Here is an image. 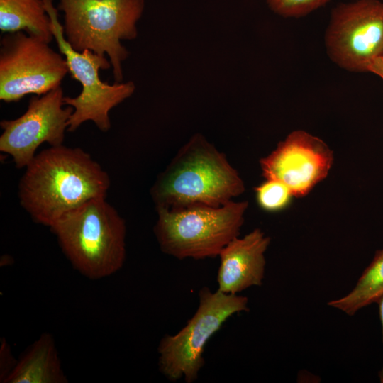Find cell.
Returning a JSON list of instances; mask_svg holds the SVG:
<instances>
[{
    "instance_id": "8fae6325",
    "label": "cell",
    "mask_w": 383,
    "mask_h": 383,
    "mask_svg": "<svg viewBox=\"0 0 383 383\" xmlns=\"http://www.w3.org/2000/svg\"><path fill=\"white\" fill-rule=\"evenodd\" d=\"M333 152L321 138L303 130L291 132L260 160L265 179L284 184L295 197L307 195L328 174Z\"/></svg>"
},
{
    "instance_id": "30bf717a",
    "label": "cell",
    "mask_w": 383,
    "mask_h": 383,
    "mask_svg": "<svg viewBox=\"0 0 383 383\" xmlns=\"http://www.w3.org/2000/svg\"><path fill=\"white\" fill-rule=\"evenodd\" d=\"M64 97L61 86L33 96L23 115L1 121L0 151L9 155L17 168H26L42 143L62 145L74 111L70 106L63 107Z\"/></svg>"
},
{
    "instance_id": "4fadbf2b",
    "label": "cell",
    "mask_w": 383,
    "mask_h": 383,
    "mask_svg": "<svg viewBox=\"0 0 383 383\" xmlns=\"http://www.w3.org/2000/svg\"><path fill=\"white\" fill-rule=\"evenodd\" d=\"M53 336L44 333L17 360L3 383H65Z\"/></svg>"
},
{
    "instance_id": "277c9868",
    "label": "cell",
    "mask_w": 383,
    "mask_h": 383,
    "mask_svg": "<svg viewBox=\"0 0 383 383\" xmlns=\"http://www.w3.org/2000/svg\"><path fill=\"white\" fill-rule=\"evenodd\" d=\"M144 7L145 0H59L58 4L70 45L79 52L107 55L115 82H123L122 65L129 56L121 40L136 38Z\"/></svg>"
},
{
    "instance_id": "7a4b0ae2",
    "label": "cell",
    "mask_w": 383,
    "mask_h": 383,
    "mask_svg": "<svg viewBox=\"0 0 383 383\" xmlns=\"http://www.w3.org/2000/svg\"><path fill=\"white\" fill-rule=\"evenodd\" d=\"M245 192V184L224 153L201 133L183 145L150 189L156 209L218 207Z\"/></svg>"
},
{
    "instance_id": "5bb4252c",
    "label": "cell",
    "mask_w": 383,
    "mask_h": 383,
    "mask_svg": "<svg viewBox=\"0 0 383 383\" xmlns=\"http://www.w3.org/2000/svg\"><path fill=\"white\" fill-rule=\"evenodd\" d=\"M0 30L24 31L50 43L53 35L43 0H0Z\"/></svg>"
},
{
    "instance_id": "ffe728a7",
    "label": "cell",
    "mask_w": 383,
    "mask_h": 383,
    "mask_svg": "<svg viewBox=\"0 0 383 383\" xmlns=\"http://www.w3.org/2000/svg\"><path fill=\"white\" fill-rule=\"evenodd\" d=\"M376 303L379 308V319L382 325V339H383V294L377 299ZM379 379L381 383H383V366L379 372Z\"/></svg>"
},
{
    "instance_id": "d6986e66",
    "label": "cell",
    "mask_w": 383,
    "mask_h": 383,
    "mask_svg": "<svg viewBox=\"0 0 383 383\" xmlns=\"http://www.w3.org/2000/svg\"><path fill=\"white\" fill-rule=\"evenodd\" d=\"M372 72L383 79V52L374 60L368 69Z\"/></svg>"
},
{
    "instance_id": "ac0fdd59",
    "label": "cell",
    "mask_w": 383,
    "mask_h": 383,
    "mask_svg": "<svg viewBox=\"0 0 383 383\" xmlns=\"http://www.w3.org/2000/svg\"><path fill=\"white\" fill-rule=\"evenodd\" d=\"M0 380L1 382L11 373L14 368L17 360H15L11 355L10 347L5 340H1V350Z\"/></svg>"
},
{
    "instance_id": "3957f363",
    "label": "cell",
    "mask_w": 383,
    "mask_h": 383,
    "mask_svg": "<svg viewBox=\"0 0 383 383\" xmlns=\"http://www.w3.org/2000/svg\"><path fill=\"white\" fill-rule=\"evenodd\" d=\"M74 270L90 279L119 271L126 256V226L106 197L93 199L70 211L51 227Z\"/></svg>"
},
{
    "instance_id": "ba28073f",
    "label": "cell",
    "mask_w": 383,
    "mask_h": 383,
    "mask_svg": "<svg viewBox=\"0 0 383 383\" xmlns=\"http://www.w3.org/2000/svg\"><path fill=\"white\" fill-rule=\"evenodd\" d=\"M69 72L65 58L45 40L24 31L6 33L1 40L0 99L43 95L60 86Z\"/></svg>"
},
{
    "instance_id": "9a60e30c",
    "label": "cell",
    "mask_w": 383,
    "mask_h": 383,
    "mask_svg": "<svg viewBox=\"0 0 383 383\" xmlns=\"http://www.w3.org/2000/svg\"><path fill=\"white\" fill-rule=\"evenodd\" d=\"M383 294V248L373 259L346 295L328 301V305L353 316L361 309L376 303Z\"/></svg>"
},
{
    "instance_id": "6da1fadb",
    "label": "cell",
    "mask_w": 383,
    "mask_h": 383,
    "mask_svg": "<svg viewBox=\"0 0 383 383\" xmlns=\"http://www.w3.org/2000/svg\"><path fill=\"white\" fill-rule=\"evenodd\" d=\"M107 172L79 148L50 146L36 154L18 184L21 206L37 223L51 227L84 203L106 197Z\"/></svg>"
},
{
    "instance_id": "2e32d148",
    "label": "cell",
    "mask_w": 383,
    "mask_h": 383,
    "mask_svg": "<svg viewBox=\"0 0 383 383\" xmlns=\"http://www.w3.org/2000/svg\"><path fill=\"white\" fill-rule=\"evenodd\" d=\"M256 200L260 209L267 212L281 211L289 206L294 197L289 189L277 179H265L255 187Z\"/></svg>"
},
{
    "instance_id": "8992f818",
    "label": "cell",
    "mask_w": 383,
    "mask_h": 383,
    "mask_svg": "<svg viewBox=\"0 0 383 383\" xmlns=\"http://www.w3.org/2000/svg\"><path fill=\"white\" fill-rule=\"evenodd\" d=\"M248 304L245 296L202 287L193 316L178 333L165 335L159 343L158 368L162 374L172 382H196L205 364L203 354L209 339L232 316L248 311Z\"/></svg>"
},
{
    "instance_id": "7c38bea8",
    "label": "cell",
    "mask_w": 383,
    "mask_h": 383,
    "mask_svg": "<svg viewBox=\"0 0 383 383\" xmlns=\"http://www.w3.org/2000/svg\"><path fill=\"white\" fill-rule=\"evenodd\" d=\"M270 243V238L260 228L230 241L218 255L217 289L238 294L249 287L260 286L265 272V253Z\"/></svg>"
},
{
    "instance_id": "e0dca14e",
    "label": "cell",
    "mask_w": 383,
    "mask_h": 383,
    "mask_svg": "<svg viewBox=\"0 0 383 383\" xmlns=\"http://www.w3.org/2000/svg\"><path fill=\"white\" fill-rule=\"evenodd\" d=\"M330 0H266L269 8L284 18H299L326 5Z\"/></svg>"
},
{
    "instance_id": "52a82bcc",
    "label": "cell",
    "mask_w": 383,
    "mask_h": 383,
    "mask_svg": "<svg viewBox=\"0 0 383 383\" xmlns=\"http://www.w3.org/2000/svg\"><path fill=\"white\" fill-rule=\"evenodd\" d=\"M43 2L51 21L53 38L65 58L69 73L82 85L78 96L64 97L65 104L74 109L67 131H74L84 122L91 121L100 131L106 132L111 126L110 111L133 94L135 84L132 81L113 84L101 81L99 70L111 67L110 61L90 50L82 52L74 50L65 37L53 0H43Z\"/></svg>"
},
{
    "instance_id": "9c48e42d",
    "label": "cell",
    "mask_w": 383,
    "mask_h": 383,
    "mask_svg": "<svg viewBox=\"0 0 383 383\" xmlns=\"http://www.w3.org/2000/svg\"><path fill=\"white\" fill-rule=\"evenodd\" d=\"M330 59L350 72H368L383 52V2L356 0L333 9L325 33Z\"/></svg>"
},
{
    "instance_id": "5b68a950",
    "label": "cell",
    "mask_w": 383,
    "mask_h": 383,
    "mask_svg": "<svg viewBox=\"0 0 383 383\" xmlns=\"http://www.w3.org/2000/svg\"><path fill=\"white\" fill-rule=\"evenodd\" d=\"M248 206L232 200L218 207L156 209L154 234L161 251L178 260L216 257L239 236Z\"/></svg>"
}]
</instances>
